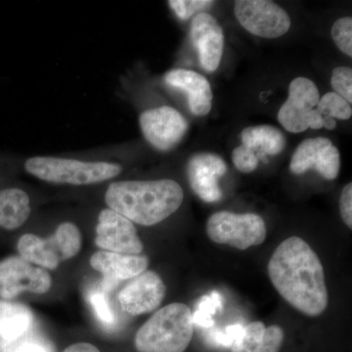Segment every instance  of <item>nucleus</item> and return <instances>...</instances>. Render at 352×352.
<instances>
[{
  "mask_svg": "<svg viewBox=\"0 0 352 352\" xmlns=\"http://www.w3.org/2000/svg\"><path fill=\"white\" fill-rule=\"evenodd\" d=\"M32 212L29 194L20 188L0 190V227L15 230L25 223Z\"/></svg>",
  "mask_w": 352,
  "mask_h": 352,
  "instance_id": "obj_18",
  "label": "nucleus"
},
{
  "mask_svg": "<svg viewBox=\"0 0 352 352\" xmlns=\"http://www.w3.org/2000/svg\"><path fill=\"white\" fill-rule=\"evenodd\" d=\"M337 126V122H336L335 119L333 118L327 117V116H324L323 117V127H325L328 131H333V129H336Z\"/></svg>",
  "mask_w": 352,
  "mask_h": 352,
  "instance_id": "obj_34",
  "label": "nucleus"
},
{
  "mask_svg": "<svg viewBox=\"0 0 352 352\" xmlns=\"http://www.w3.org/2000/svg\"><path fill=\"white\" fill-rule=\"evenodd\" d=\"M217 305L220 307L219 294H212V296H206L199 305L193 317V323L199 324L203 327H208L212 323L210 314H215Z\"/></svg>",
  "mask_w": 352,
  "mask_h": 352,
  "instance_id": "obj_28",
  "label": "nucleus"
},
{
  "mask_svg": "<svg viewBox=\"0 0 352 352\" xmlns=\"http://www.w3.org/2000/svg\"><path fill=\"white\" fill-rule=\"evenodd\" d=\"M331 85L335 94L346 99L351 105L352 102V69L349 67H337L333 69Z\"/></svg>",
  "mask_w": 352,
  "mask_h": 352,
  "instance_id": "obj_25",
  "label": "nucleus"
},
{
  "mask_svg": "<svg viewBox=\"0 0 352 352\" xmlns=\"http://www.w3.org/2000/svg\"><path fill=\"white\" fill-rule=\"evenodd\" d=\"M53 236L59 245L63 261L74 258L82 249V233L73 222H63L60 224Z\"/></svg>",
  "mask_w": 352,
  "mask_h": 352,
  "instance_id": "obj_22",
  "label": "nucleus"
},
{
  "mask_svg": "<svg viewBox=\"0 0 352 352\" xmlns=\"http://www.w3.org/2000/svg\"><path fill=\"white\" fill-rule=\"evenodd\" d=\"M317 111L322 116L333 119L349 120L352 116L351 104L335 92H328L324 95L317 105Z\"/></svg>",
  "mask_w": 352,
  "mask_h": 352,
  "instance_id": "obj_23",
  "label": "nucleus"
},
{
  "mask_svg": "<svg viewBox=\"0 0 352 352\" xmlns=\"http://www.w3.org/2000/svg\"><path fill=\"white\" fill-rule=\"evenodd\" d=\"M166 287L155 271H144L131 282L118 295L120 307L132 316L149 314L161 305Z\"/></svg>",
  "mask_w": 352,
  "mask_h": 352,
  "instance_id": "obj_12",
  "label": "nucleus"
},
{
  "mask_svg": "<svg viewBox=\"0 0 352 352\" xmlns=\"http://www.w3.org/2000/svg\"><path fill=\"white\" fill-rule=\"evenodd\" d=\"M95 244L103 251L122 254H139L144 249L134 224L108 208L99 212Z\"/></svg>",
  "mask_w": 352,
  "mask_h": 352,
  "instance_id": "obj_10",
  "label": "nucleus"
},
{
  "mask_svg": "<svg viewBox=\"0 0 352 352\" xmlns=\"http://www.w3.org/2000/svg\"><path fill=\"white\" fill-rule=\"evenodd\" d=\"M340 217L349 229L352 228V184L349 183L342 189L340 197Z\"/></svg>",
  "mask_w": 352,
  "mask_h": 352,
  "instance_id": "obj_30",
  "label": "nucleus"
},
{
  "mask_svg": "<svg viewBox=\"0 0 352 352\" xmlns=\"http://www.w3.org/2000/svg\"><path fill=\"white\" fill-rule=\"evenodd\" d=\"M234 13L245 30L259 38H280L291 28L289 14L270 0H237Z\"/></svg>",
  "mask_w": 352,
  "mask_h": 352,
  "instance_id": "obj_6",
  "label": "nucleus"
},
{
  "mask_svg": "<svg viewBox=\"0 0 352 352\" xmlns=\"http://www.w3.org/2000/svg\"><path fill=\"white\" fill-rule=\"evenodd\" d=\"M320 95L309 78L298 76L289 87V97L278 112V120L287 131L300 133L308 129L309 113L318 105Z\"/></svg>",
  "mask_w": 352,
  "mask_h": 352,
  "instance_id": "obj_11",
  "label": "nucleus"
},
{
  "mask_svg": "<svg viewBox=\"0 0 352 352\" xmlns=\"http://www.w3.org/2000/svg\"><path fill=\"white\" fill-rule=\"evenodd\" d=\"M17 248L21 258L44 270H56L61 263L47 238L43 239L34 234H25L18 241Z\"/></svg>",
  "mask_w": 352,
  "mask_h": 352,
  "instance_id": "obj_21",
  "label": "nucleus"
},
{
  "mask_svg": "<svg viewBox=\"0 0 352 352\" xmlns=\"http://www.w3.org/2000/svg\"><path fill=\"white\" fill-rule=\"evenodd\" d=\"M242 145L250 148L256 156H276L286 147V138L277 127L263 124L243 129L240 134Z\"/></svg>",
  "mask_w": 352,
  "mask_h": 352,
  "instance_id": "obj_19",
  "label": "nucleus"
},
{
  "mask_svg": "<svg viewBox=\"0 0 352 352\" xmlns=\"http://www.w3.org/2000/svg\"><path fill=\"white\" fill-rule=\"evenodd\" d=\"M208 238L217 244L229 245L238 250L263 244L266 238L265 222L256 214L215 212L207 222Z\"/></svg>",
  "mask_w": 352,
  "mask_h": 352,
  "instance_id": "obj_5",
  "label": "nucleus"
},
{
  "mask_svg": "<svg viewBox=\"0 0 352 352\" xmlns=\"http://www.w3.org/2000/svg\"><path fill=\"white\" fill-rule=\"evenodd\" d=\"M90 265L104 276V287L115 288L120 280L132 279L144 272L149 259L139 254H122L99 251L92 254Z\"/></svg>",
  "mask_w": 352,
  "mask_h": 352,
  "instance_id": "obj_15",
  "label": "nucleus"
},
{
  "mask_svg": "<svg viewBox=\"0 0 352 352\" xmlns=\"http://www.w3.org/2000/svg\"><path fill=\"white\" fill-rule=\"evenodd\" d=\"M232 162L235 168L243 173H250L258 168V157L256 153L245 145H240L233 150Z\"/></svg>",
  "mask_w": 352,
  "mask_h": 352,
  "instance_id": "obj_27",
  "label": "nucleus"
},
{
  "mask_svg": "<svg viewBox=\"0 0 352 352\" xmlns=\"http://www.w3.org/2000/svg\"><path fill=\"white\" fill-rule=\"evenodd\" d=\"M29 175L53 184H98L117 177L122 173V164L109 161H85L71 157L34 156L25 160Z\"/></svg>",
  "mask_w": 352,
  "mask_h": 352,
  "instance_id": "obj_4",
  "label": "nucleus"
},
{
  "mask_svg": "<svg viewBox=\"0 0 352 352\" xmlns=\"http://www.w3.org/2000/svg\"><path fill=\"white\" fill-rule=\"evenodd\" d=\"M332 38L336 45L346 56L352 57V19L344 17L336 21L332 28Z\"/></svg>",
  "mask_w": 352,
  "mask_h": 352,
  "instance_id": "obj_24",
  "label": "nucleus"
},
{
  "mask_svg": "<svg viewBox=\"0 0 352 352\" xmlns=\"http://www.w3.org/2000/svg\"><path fill=\"white\" fill-rule=\"evenodd\" d=\"M226 171L227 166L223 159L212 153H198L190 157L187 164L190 186L206 203L221 200L219 179L226 175Z\"/></svg>",
  "mask_w": 352,
  "mask_h": 352,
  "instance_id": "obj_13",
  "label": "nucleus"
},
{
  "mask_svg": "<svg viewBox=\"0 0 352 352\" xmlns=\"http://www.w3.org/2000/svg\"><path fill=\"white\" fill-rule=\"evenodd\" d=\"M108 208L132 223L153 226L177 212L184 200L182 186L175 180H122L106 190Z\"/></svg>",
  "mask_w": 352,
  "mask_h": 352,
  "instance_id": "obj_2",
  "label": "nucleus"
},
{
  "mask_svg": "<svg viewBox=\"0 0 352 352\" xmlns=\"http://www.w3.org/2000/svg\"><path fill=\"white\" fill-rule=\"evenodd\" d=\"M63 352H100L94 344L88 342H78L67 347Z\"/></svg>",
  "mask_w": 352,
  "mask_h": 352,
  "instance_id": "obj_31",
  "label": "nucleus"
},
{
  "mask_svg": "<svg viewBox=\"0 0 352 352\" xmlns=\"http://www.w3.org/2000/svg\"><path fill=\"white\" fill-rule=\"evenodd\" d=\"M191 310L175 302L157 310L136 333L138 352H184L193 337Z\"/></svg>",
  "mask_w": 352,
  "mask_h": 352,
  "instance_id": "obj_3",
  "label": "nucleus"
},
{
  "mask_svg": "<svg viewBox=\"0 0 352 352\" xmlns=\"http://www.w3.org/2000/svg\"><path fill=\"white\" fill-rule=\"evenodd\" d=\"M320 129L323 127V116L316 109H314L308 117V129Z\"/></svg>",
  "mask_w": 352,
  "mask_h": 352,
  "instance_id": "obj_32",
  "label": "nucleus"
},
{
  "mask_svg": "<svg viewBox=\"0 0 352 352\" xmlns=\"http://www.w3.org/2000/svg\"><path fill=\"white\" fill-rule=\"evenodd\" d=\"M284 338L283 329L279 326L266 327L263 322H252L241 329L231 352H279Z\"/></svg>",
  "mask_w": 352,
  "mask_h": 352,
  "instance_id": "obj_17",
  "label": "nucleus"
},
{
  "mask_svg": "<svg viewBox=\"0 0 352 352\" xmlns=\"http://www.w3.org/2000/svg\"><path fill=\"white\" fill-rule=\"evenodd\" d=\"M190 36L201 68L210 73L217 71L224 48L223 30L217 20L210 13H199L192 20Z\"/></svg>",
  "mask_w": 352,
  "mask_h": 352,
  "instance_id": "obj_14",
  "label": "nucleus"
},
{
  "mask_svg": "<svg viewBox=\"0 0 352 352\" xmlns=\"http://www.w3.org/2000/svg\"><path fill=\"white\" fill-rule=\"evenodd\" d=\"M89 302L94 308L95 315L103 324L111 325L115 321V316L107 300V298L101 292L90 294Z\"/></svg>",
  "mask_w": 352,
  "mask_h": 352,
  "instance_id": "obj_29",
  "label": "nucleus"
},
{
  "mask_svg": "<svg viewBox=\"0 0 352 352\" xmlns=\"http://www.w3.org/2000/svg\"><path fill=\"white\" fill-rule=\"evenodd\" d=\"M271 283L292 307L318 316L328 307L325 274L316 252L302 238L283 241L268 263Z\"/></svg>",
  "mask_w": 352,
  "mask_h": 352,
  "instance_id": "obj_1",
  "label": "nucleus"
},
{
  "mask_svg": "<svg viewBox=\"0 0 352 352\" xmlns=\"http://www.w3.org/2000/svg\"><path fill=\"white\" fill-rule=\"evenodd\" d=\"M168 87L187 94L190 111L195 116H206L212 110V91L205 76L187 69H173L164 75Z\"/></svg>",
  "mask_w": 352,
  "mask_h": 352,
  "instance_id": "obj_16",
  "label": "nucleus"
},
{
  "mask_svg": "<svg viewBox=\"0 0 352 352\" xmlns=\"http://www.w3.org/2000/svg\"><path fill=\"white\" fill-rule=\"evenodd\" d=\"M31 312L24 305L0 302V342H13L31 326Z\"/></svg>",
  "mask_w": 352,
  "mask_h": 352,
  "instance_id": "obj_20",
  "label": "nucleus"
},
{
  "mask_svg": "<svg viewBox=\"0 0 352 352\" xmlns=\"http://www.w3.org/2000/svg\"><path fill=\"white\" fill-rule=\"evenodd\" d=\"M52 279L39 266L21 256H10L0 261V298L12 300L23 292L43 295L50 291Z\"/></svg>",
  "mask_w": 352,
  "mask_h": 352,
  "instance_id": "obj_8",
  "label": "nucleus"
},
{
  "mask_svg": "<svg viewBox=\"0 0 352 352\" xmlns=\"http://www.w3.org/2000/svg\"><path fill=\"white\" fill-rule=\"evenodd\" d=\"M214 1L210 0H170L168 6L180 20H188L201 9L208 8Z\"/></svg>",
  "mask_w": 352,
  "mask_h": 352,
  "instance_id": "obj_26",
  "label": "nucleus"
},
{
  "mask_svg": "<svg viewBox=\"0 0 352 352\" xmlns=\"http://www.w3.org/2000/svg\"><path fill=\"white\" fill-rule=\"evenodd\" d=\"M289 170L296 175L314 170L325 179H336L340 170L339 149L328 138L305 139L294 153Z\"/></svg>",
  "mask_w": 352,
  "mask_h": 352,
  "instance_id": "obj_9",
  "label": "nucleus"
},
{
  "mask_svg": "<svg viewBox=\"0 0 352 352\" xmlns=\"http://www.w3.org/2000/svg\"><path fill=\"white\" fill-rule=\"evenodd\" d=\"M14 352H46L43 347L38 344H25L18 347Z\"/></svg>",
  "mask_w": 352,
  "mask_h": 352,
  "instance_id": "obj_33",
  "label": "nucleus"
},
{
  "mask_svg": "<svg viewBox=\"0 0 352 352\" xmlns=\"http://www.w3.org/2000/svg\"><path fill=\"white\" fill-rule=\"evenodd\" d=\"M139 126L145 140L161 152L170 151L179 144L189 126L182 113L170 106L145 110L139 117Z\"/></svg>",
  "mask_w": 352,
  "mask_h": 352,
  "instance_id": "obj_7",
  "label": "nucleus"
}]
</instances>
